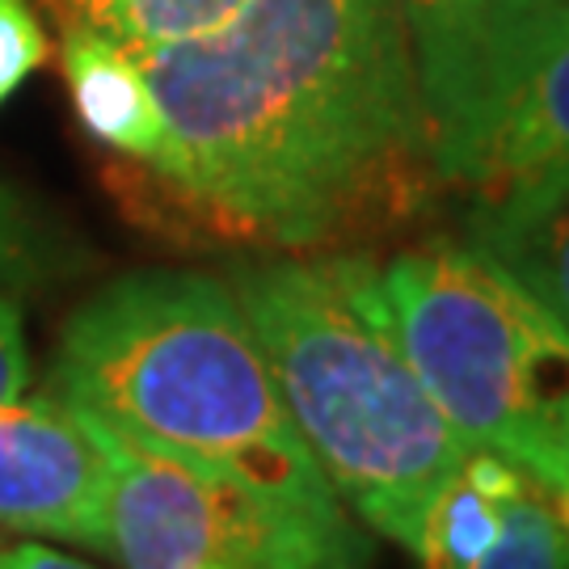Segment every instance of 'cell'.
I'll return each instance as SVG.
<instances>
[{"label":"cell","instance_id":"obj_4","mask_svg":"<svg viewBox=\"0 0 569 569\" xmlns=\"http://www.w3.org/2000/svg\"><path fill=\"white\" fill-rule=\"evenodd\" d=\"M409 367L468 448L569 486V329L486 249L435 237L380 266Z\"/></svg>","mask_w":569,"mask_h":569},{"label":"cell","instance_id":"obj_2","mask_svg":"<svg viewBox=\"0 0 569 569\" xmlns=\"http://www.w3.org/2000/svg\"><path fill=\"white\" fill-rule=\"evenodd\" d=\"M47 388L136 448L232 477L355 540L232 287L216 274L136 270L102 287L68 317Z\"/></svg>","mask_w":569,"mask_h":569},{"label":"cell","instance_id":"obj_18","mask_svg":"<svg viewBox=\"0 0 569 569\" xmlns=\"http://www.w3.org/2000/svg\"><path fill=\"white\" fill-rule=\"evenodd\" d=\"M552 510H557V519H561V523L569 528V486L552 493Z\"/></svg>","mask_w":569,"mask_h":569},{"label":"cell","instance_id":"obj_10","mask_svg":"<svg viewBox=\"0 0 569 569\" xmlns=\"http://www.w3.org/2000/svg\"><path fill=\"white\" fill-rule=\"evenodd\" d=\"M468 241L569 329V173L519 199L468 211Z\"/></svg>","mask_w":569,"mask_h":569},{"label":"cell","instance_id":"obj_5","mask_svg":"<svg viewBox=\"0 0 569 569\" xmlns=\"http://www.w3.org/2000/svg\"><path fill=\"white\" fill-rule=\"evenodd\" d=\"M106 557L122 569H355L359 545L249 486L110 430Z\"/></svg>","mask_w":569,"mask_h":569},{"label":"cell","instance_id":"obj_13","mask_svg":"<svg viewBox=\"0 0 569 569\" xmlns=\"http://www.w3.org/2000/svg\"><path fill=\"white\" fill-rule=\"evenodd\" d=\"M472 569H569V528L557 519L545 489L523 481L510 498L498 540Z\"/></svg>","mask_w":569,"mask_h":569},{"label":"cell","instance_id":"obj_1","mask_svg":"<svg viewBox=\"0 0 569 569\" xmlns=\"http://www.w3.org/2000/svg\"><path fill=\"white\" fill-rule=\"evenodd\" d=\"M131 56L164 122L143 169L211 237L338 253L443 190L401 0H244Z\"/></svg>","mask_w":569,"mask_h":569},{"label":"cell","instance_id":"obj_3","mask_svg":"<svg viewBox=\"0 0 569 569\" xmlns=\"http://www.w3.org/2000/svg\"><path fill=\"white\" fill-rule=\"evenodd\" d=\"M291 422L338 502L413 552L468 448L409 367L367 253H270L228 270Z\"/></svg>","mask_w":569,"mask_h":569},{"label":"cell","instance_id":"obj_17","mask_svg":"<svg viewBox=\"0 0 569 569\" xmlns=\"http://www.w3.org/2000/svg\"><path fill=\"white\" fill-rule=\"evenodd\" d=\"M30 385V355H26V329L21 308L0 296V406H13Z\"/></svg>","mask_w":569,"mask_h":569},{"label":"cell","instance_id":"obj_15","mask_svg":"<svg viewBox=\"0 0 569 569\" xmlns=\"http://www.w3.org/2000/svg\"><path fill=\"white\" fill-rule=\"evenodd\" d=\"M47 262H51V249L30 207L0 182V287L34 283L47 274Z\"/></svg>","mask_w":569,"mask_h":569},{"label":"cell","instance_id":"obj_8","mask_svg":"<svg viewBox=\"0 0 569 569\" xmlns=\"http://www.w3.org/2000/svg\"><path fill=\"white\" fill-rule=\"evenodd\" d=\"M401 13L427 110L430 152L439 164L486 102V0H401Z\"/></svg>","mask_w":569,"mask_h":569},{"label":"cell","instance_id":"obj_12","mask_svg":"<svg viewBox=\"0 0 569 569\" xmlns=\"http://www.w3.org/2000/svg\"><path fill=\"white\" fill-rule=\"evenodd\" d=\"M244 0H42L60 30L102 34L119 47H157L211 30Z\"/></svg>","mask_w":569,"mask_h":569},{"label":"cell","instance_id":"obj_14","mask_svg":"<svg viewBox=\"0 0 569 569\" xmlns=\"http://www.w3.org/2000/svg\"><path fill=\"white\" fill-rule=\"evenodd\" d=\"M566 13H569V0H486L489 84H486V102H481V110H486L489 98L498 93V84H502V77L510 72V63L519 60L531 42L540 39L557 18H566ZM481 110H477V119H481ZM472 122H468V127H472ZM460 140H465V136H460ZM456 143H451V148H456ZM448 152H443V157H448ZM443 157H439V161H443ZM435 169H439V164H435Z\"/></svg>","mask_w":569,"mask_h":569},{"label":"cell","instance_id":"obj_11","mask_svg":"<svg viewBox=\"0 0 569 569\" xmlns=\"http://www.w3.org/2000/svg\"><path fill=\"white\" fill-rule=\"evenodd\" d=\"M523 472L510 468L502 456L486 448H472L465 465L451 472L443 486L435 489L422 528H418V545H413V561L418 569H472L498 540L502 519H507L510 498L523 489Z\"/></svg>","mask_w":569,"mask_h":569},{"label":"cell","instance_id":"obj_9","mask_svg":"<svg viewBox=\"0 0 569 569\" xmlns=\"http://www.w3.org/2000/svg\"><path fill=\"white\" fill-rule=\"evenodd\" d=\"M63 81L84 131L127 161L152 164L161 157L164 122L148 77L119 42L84 30H63Z\"/></svg>","mask_w":569,"mask_h":569},{"label":"cell","instance_id":"obj_16","mask_svg":"<svg viewBox=\"0 0 569 569\" xmlns=\"http://www.w3.org/2000/svg\"><path fill=\"white\" fill-rule=\"evenodd\" d=\"M47 60V30L30 0H0V106Z\"/></svg>","mask_w":569,"mask_h":569},{"label":"cell","instance_id":"obj_6","mask_svg":"<svg viewBox=\"0 0 569 569\" xmlns=\"http://www.w3.org/2000/svg\"><path fill=\"white\" fill-rule=\"evenodd\" d=\"M110 430L51 388L0 406V531L106 552Z\"/></svg>","mask_w":569,"mask_h":569},{"label":"cell","instance_id":"obj_7","mask_svg":"<svg viewBox=\"0 0 569 569\" xmlns=\"http://www.w3.org/2000/svg\"><path fill=\"white\" fill-rule=\"evenodd\" d=\"M561 173H569V13L510 63L481 119L439 161V186L465 190L481 211Z\"/></svg>","mask_w":569,"mask_h":569}]
</instances>
